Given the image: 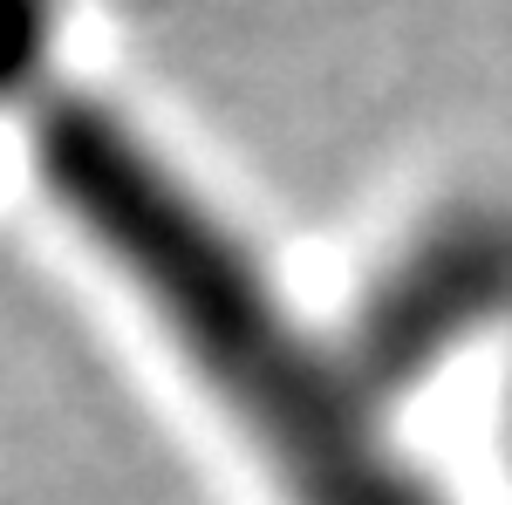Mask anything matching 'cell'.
I'll list each match as a JSON object with an SVG mask.
<instances>
[{"label":"cell","mask_w":512,"mask_h":505,"mask_svg":"<svg viewBox=\"0 0 512 505\" xmlns=\"http://www.w3.org/2000/svg\"><path fill=\"white\" fill-rule=\"evenodd\" d=\"M48 192L117 260L294 505H437L403 465L376 389L280 301L246 239L110 103L55 96L35 123Z\"/></svg>","instance_id":"cell-1"},{"label":"cell","mask_w":512,"mask_h":505,"mask_svg":"<svg viewBox=\"0 0 512 505\" xmlns=\"http://www.w3.org/2000/svg\"><path fill=\"white\" fill-rule=\"evenodd\" d=\"M499 314H512V212L458 205L369 280L349 362L369 389H403Z\"/></svg>","instance_id":"cell-2"},{"label":"cell","mask_w":512,"mask_h":505,"mask_svg":"<svg viewBox=\"0 0 512 505\" xmlns=\"http://www.w3.org/2000/svg\"><path fill=\"white\" fill-rule=\"evenodd\" d=\"M55 35V0H0V103L41 69Z\"/></svg>","instance_id":"cell-3"}]
</instances>
